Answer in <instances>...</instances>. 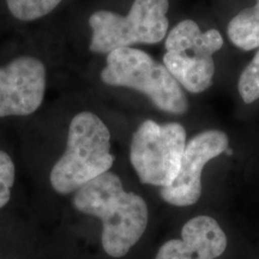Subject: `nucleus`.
Here are the masks:
<instances>
[{
    "mask_svg": "<svg viewBox=\"0 0 259 259\" xmlns=\"http://www.w3.org/2000/svg\"><path fill=\"white\" fill-rule=\"evenodd\" d=\"M73 205L78 211L101 220L103 250L113 258L127 254L147 229L145 200L134 192H126L120 178L111 171L80 187Z\"/></svg>",
    "mask_w": 259,
    "mask_h": 259,
    "instance_id": "obj_1",
    "label": "nucleus"
},
{
    "mask_svg": "<svg viewBox=\"0 0 259 259\" xmlns=\"http://www.w3.org/2000/svg\"><path fill=\"white\" fill-rule=\"evenodd\" d=\"M113 163L108 127L94 113L80 112L71 120L65 153L52 168L51 185L69 194L109 171Z\"/></svg>",
    "mask_w": 259,
    "mask_h": 259,
    "instance_id": "obj_2",
    "label": "nucleus"
},
{
    "mask_svg": "<svg viewBox=\"0 0 259 259\" xmlns=\"http://www.w3.org/2000/svg\"><path fill=\"white\" fill-rule=\"evenodd\" d=\"M101 79L107 85L131 88L144 94L162 112L183 115L189 111L185 93L166 66L137 48L111 52Z\"/></svg>",
    "mask_w": 259,
    "mask_h": 259,
    "instance_id": "obj_3",
    "label": "nucleus"
},
{
    "mask_svg": "<svg viewBox=\"0 0 259 259\" xmlns=\"http://www.w3.org/2000/svg\"><path fill=\"white\" fill-rule=\"evenodd\" d=\"M168 9V0H135L126 16L96 11L89 18L93 30L90 51L109 54L136 44H158L167 36Z\"/></svg>",
    "mask_w": 259,
    "mask_h": 259,
    "instance_id": "obj_4",
    "label": "nucleus"
},
{
    "mask_svg": "<svg viewBox=\"0 0 259 259\" xmlns=\"http://www.w3.org/2000/svg\"><path fill=\"white\" fill-rule=\"evenodd\" d=\"M223 46L222 35L216 29L202 31L196 22H180L167 34L163 65L187 92H205L215 73L213 53Z\"/></svg>",
    "mask_w": 259,
    "mask_h": 259,
    "instance_id": "obj_5",
    "label": "nucleus"
},
{
    "mask_svg": "<svg viewBox=\"0 0 259 259\" xmlns=\"http://www.w3.org/2000/svg\"><path fill=\"white\" fill-rule=\"evenodd\" d=\"M185 147L186 131L183 125L142 122L132 137L130 150V160L141 183L169 186L180 169Z\"/></svg>",
    "mask_w": 259,
    "mask_h": 259,
    "instance_id": "obj_6",
    "label": "nucleus"
},
{
    "mask_svg": "<svg viewBox=\"0 0 259 259\" xmlns=\"http://www.w3.org/2000/svg\"><path fill=\"white\" fill-rule=\"evenodd\" d=\"M228 149V137L219 130L200 132L186 144L180 169L169 186L162 187L161 197L174 206H190L202 194V173L210 160Z\"/></svg>",
    "mask_w": 259,
    "mask_h": 259,
    "instance_id": "obj_7",
    "label": "nucleus"
},
{
    "mask_svg": "<svg viewBox=\"0 0 259 259\" xmlns=\"http://www.w3.org/2000/svg\"><path fill=\"white\" fill-rule=\"evenodd\" d=\"M46 92V69L36 58L18 57L0 67V118L36 112Z\"/></svg>",
    "mask_w": 259,
    "mask_h": 259,
    "instance_id": "obj_8",
    "label": "nucleus"
},
{
    "mask_svg": "<svg viewBox=\"0 0 259 259\" xmlns=\"http://www.w3.org/2000/svg\"><path fill=\"white\" fill-rule=\"evenodd\" d=\"M226 247L227 236L216 220L197 216L183 227L181 239L161 246L156 259H216Z\"/></svg>",
    "mask_w": 259,
    "mask_h": 259,
    "instance_id": "obj_9",
    "label": "nucleus"
},
{
    "mask_svg": "<svg viewBox=\"0 0 259 259\" xmlns=\"http://www.w3.org/2000/svg\"><path fill=\"white\" fill-rule=\"evenodd\" d=\"M227 35L235 47L252 51L259 47V0L232 18Z\"/></svg>",
    "mask_w": 259,
    "mask_h": 259,
    "instance_id": "obj_10",
    "label": "nucleus"
},
{
    "mask_svg": "<svg viewBox=\"0 0 259 259\" xmlns=\"http://www.w3.org/2000/svg\"><path fill=\"white\" fill-rule=\"evenodd\" d=\"M63 0H6L12 16L19 21L30 22L53 11Z\"/></svg>",
    "mask_w": 259,
    "mask_h": 259,
    "instance_id": "obj_11",
    "label": "nucleus"
},
{
    "mask_svg": "<svg viewBox=\"0 0 259 259\" xmlns=\"http://www.w3.org/2000/svg\"><path fill=\"white\" fill-rule=\"evenodd\" d=\"M238 90L245 103H252L259 99V51L241 72Z\"/></svg>",
    "mask_w": 259,
    "mask_h": 259,
    "instance_id": "obj_12",
    "label": "nucleus"
},
{
    "mask_svg": "<svg viewBox=\"0 0 259 259\" xmlns=\"http://www.w3.org/2000/svg\"><path fill=\"white\" fill-rule=\"evenodd\" d=\"M15 174L16 168L11 157L5 151L0 150V209L9 203Z\"/></svg>",
    "mask_w": 259,
    "mask_h": 259,
    "instance_id": "obj_13",
    "label": "nucleus"
}]
</instances>
